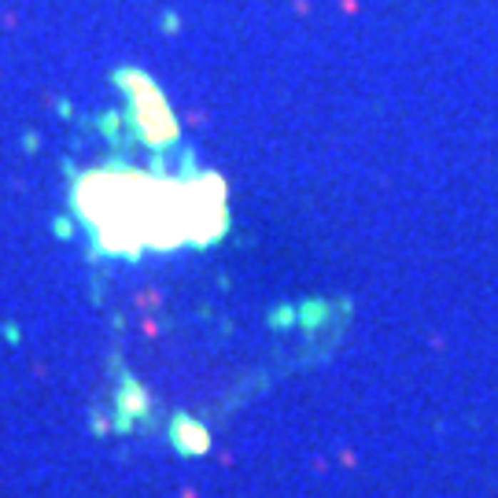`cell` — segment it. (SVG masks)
<instances>
[{"label":"cell","instance_id":"cell-1","mask_svg":"<svg viewBox=\"0 0 498 498\" xmlns=\"http://www.w3.org/2000/svg\"><path fill=\"white\" fill-rule=\"evenodd\" d=\"M78 210L100 233L103 251L137 255L141 248H178L218 240L225 225L222 185H174L96 174L78 188Z\"/></svg>","mask_w":498,"mask_h":498},{"label":"cell","instance_id":"cell-2","mask_svg":"<svg viewBox=\"0 0 498 498\" xmlns=\"http://www.w3.org/2000/svg\"><path fill=\"white\" fill-rule=\"evenodd\" d=\"M174 443L185 454H203L207 450V432L200 425H192V421H178L174 425Z\"/></svg>","mask_w":498,"mask_h":498}]
</instances>
